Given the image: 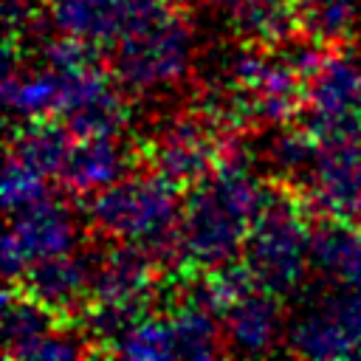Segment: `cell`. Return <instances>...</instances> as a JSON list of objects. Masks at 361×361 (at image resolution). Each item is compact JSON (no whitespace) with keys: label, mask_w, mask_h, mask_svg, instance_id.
Listing matches in <instances>:
<instances>
[{"label":"cell","mask_w":361,"mask_h":361,"mask_svg":"<svg viewBox=\"0 0 361 361\" xmlns=\"http://www.w3.org/2000/svg\"><path fill=\"white\" fill-rule=\"evenodd\" d=\"M265 183L243 164L220 166L209 180L186 192L183 203V276H197L243 254V243L262 209Z\"/></svg>","instance_id":"cell-1"},{"label":"cell","mask_w":361,"mask_h":361,"mask_svg":"<svg viewBox=\"0 0 361 361\" xmlns=\"http://www.w3.org/2000/svg\"><path fill=\"white\" fill-rule=\"evenodd\" d=\"M316 203L313 192L293 186V180L265 183L262 209L243 243V259L259 288L285 296L302 282L313 223L327 214Z\"/></svg>","instance_id":"cell-2"},{"label":"cell","mask_w":361,"mask_h":361,"mask_svg":"<svg viewBox=\"0 0 361 361\" xmlns=\"http://www.w3.org/2000/svg\"><path fill=\"white\" fill-rule=\"evenodd\" d=\"M90 223L121 240L144 243L183 220L180 189L158 172L147 178H121L99 192L87 203Z\"/></svg>","instance_id":"cell-3"},{"label":"cell","mask_w":361,"mask_h":361,"mask_svg":"<svg viewBox=\"0 0 361 361\" xmlns=\"http://www.w3.org/2000/svg\"><path fill=\"white\" fill-rule=\"evenodd\" d=\"M189 51L192 31L178 8L161 23L127 34L121 42H116L113 73L121 85L133 90H147L178 79L189 65Z\"/></svg>","instance_id":"cell-4"},{"label":"cell","mask_w":361,"mask_h":361,"mask_svg":"<svg viewBox=\"0 0 361 361\" xmlns=\"http://www.w3.org/2000/svg\"><path fill=\"white\" fill-rule=\"evenodd\" d=\"M14 282L25 288L37 302L51 307L65 324V330L82 324V313L90 305V282H93L87 262L82 257L54 254L34 259Z\"/></svg>","instance_id":"cell-5"},{"label":"cell","mask_w":361,"mask_h":361,"mask_svg":"<svg viewBox=\"0 0 361 361\" xmlns=\"http://www.w3.org/2000/svg\"><path fill=\"white\" fill-rule=\"evenodd\" d=\"M158 271H164L155 257L141 245L113 248L93 271L90 302H138L149 299L158 285Z\"/></svg>","instance_id":"cell-6"},{"label":"cell","mask_w":361,"mask_h":361,"mask_svg":"<svg viewBox=\"0 0 361 361\" xmlns=\"http://www.w3.org/2000/svg\"><path fill=\"white\" fill-rule=\"evenodd\" d=\"M231 28L265 48L302 39V3L299 0H226Z\"/></svg>","instance_id":"cell-7"},{"label":"cell","mask_w":361,"mask_h":361,"mask_svg":"<svg viewBox=\"0 0 361 361\" xmlns=\"http://www.w3.org/2000/svg\"><path fill=\"white\" fill-rule=\"evenodd\" d=\"M313 265L336 282L361 290V223L324 214L310 234Z\"/></svg>","instance_id":"cell-8"},{"label":"cell","mask_w":361,"mask_h":361,"mask_svg":"<svg viewBox=\"0 0 361 361\" xmlns=\"http://www.w3.org/2000/svg\"><path fill=\"white\" fill-rule=\"evenodd\" d=\"M56 330H65V324L51 307L37 302L17 282H6V290H3L6 358H31L34 350Z\"/></svg>","instance_id":"cell-9"},{"label":"cell","mask_w":361,"mask_h":361,"mask_svg":"<svg viewBox=\"0 0 361 361\" xmlns=\"http://www.w3.org/2000/svg\"><path fill=\"white\" fill-rule=\"evenodd\" d=\"M8 234L14 237L28 262L54 254H68L73 245V223L68 217V209L48 197L14 212Z\"/></svg>","instance_id":"cell-10"},{"label":"cell","mask_w":361,"mask_h":361,"mask_svg":"<svg viewBox=\"0 0 361 361\" xmlns=\"http://www.w3.org/2000/svg\"><path fill=\"white\" fill-rule=\"evenodd\" d=\"M76 147V135L68 130V124L56 116L48 118H25L17 130L8 135V152L25 166H31L39 175L56 178L62 166L68 164L71 152Z\"/></svg>","instance_id":"cell-11"},{"label":"cell","mask_w":361,"mask_h":361,"mask_svg":"<svg viewBox=\"0 0 361 361\" xmlns=\"http://www.w3.org/2000/svg\"><path fill=\"white\" fill-rule=\"evenodd\" d=\"M127 169L124 152L113 144V135L104 138H82L76 141L68 164L56 175L62 189H68L76 197H85L90 192H99L116 180H121Z\"/></svg>","instance_id":"cell-12"},{"label":"cell","mask_w":361,"mask_h":361,"mask_svg":"<svg viewBox=\"0 0 361 361\" xmlns=\"http://www.w3.org/2000/svg\"><path fill=\"white\" fill-rule=\"evenodd\" d=\"M279 299L265 288H254L223 313L226 338L237 353H262L274 344L279 330Z\"/></svg>","instance_id":"cell-13"},{"label":"cell","mask_w":361,"mask_h":361,"mask_svg":"<svg viewBox=\"0 0 361 361\" xmlns=\"http://www.w3.org/2000/svg\"><path fill=\"white\" fill-rule=\"evenodd\" d=\"M305 113L327 118L361 116V65L333 54L324 68L307 82Z\"/></svg>","instance_id":"cell-14"},{"label":"cell","mask_w":361,"mask_h":361,"mask_svg":"<svg viewBox=\"0 0 361 361\" xmlns=\"http://www.w3.org/2000/svg\"><path fill=\"white\" fill-rule=\"evenodd\" d=\"M214 310L195 293H186L169 305V324L175 336V355L180 358H217L226 353L220 327L212 316Z\"/></svg>","instance_id":"cell-15"},{"label":"cell","mask_w":361,"mask_h":361,"mask_svg":"<svg viewBox=\"0 0 361 361\" xmlns=\"http://www.w3.org/2000/svg\"><path fill=\"white\" fill-rule=\"evenodd\" d=\"M288 350L307 358H353V347L336 319L319 307L302 316L288 333Z\"/></svg>","instance_id":"cell-16"},{"label":"cell","mask_w":361,"mask_h":361,"mask_svg":"<svg viewBox=\"0 0 361 361\" xmlns=\"http://www.w3.org/2000/svg\"><path fill=\"white\" fill-rule=\"evenodd\" d=\"M3 99L11 110H17L25 118H48L56 116V99H59V76L45 73V76H31L23 79L14 71L6 73L3 79Z\"/></svg>","instance_id":"cell-17"},{"label":"cell","mask_w":361,"mask_h":361,"mask_svg":"<svg viewBox=\"0 0 361 361\" xmlns=\"http://www.w3.org/2000/svg\"><path fill=\"white\" fill-rule=\"evenodd\" d=\"M62 121L76 135V141L104 138V135H116L121 130V124L127 121V107H124L121 96L116 90H110V93L71 110L68 116H62Z\"/></svg>","instance_id":"cell-18"},{"label":"cell","mask_w":361,"mask_h":361,"mask_svg":"<svg viewBox=\"0 0 361 361\" xmlns=\"http://www.w3.org/2000/svg\"><path fill=\"white\" fill-rule=\"evenodd\" d=\"M116 355L121 358H178L175 355V336H172V324L169 316L158 319V316H144L118 344Z\"/></svg>","instance_id":"cell-19"},{"label":"cell","mask_w":361,"mask_h":361,"mask_svg":"<svg viewBox=\"0 0 361 361\" xmlns=\"http://www.w3.org/2000/svg\"><path fill=\"white\" fill-rule=\"evenodd\" d=\"M45 175L34 172L14 155H6V169H3V206L8 214L48 197V189L42 183Z\"/></svg>","instance_id":"cell-20"}]
</instances>
